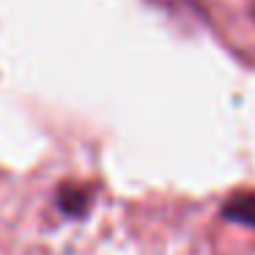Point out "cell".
Wrapping results in <instances>:
<instances>
[{"label": "cell", "mask_w": 255, "mask_h": 255, "mask_svg": "<svg viewBox=\"0 0 255 255\" xmlns=\"http://www.w3.org/2000/svg\"><path fill=\"white\" fill-rule=\"evenodd\" d=\"M220 214H222V220L255 231V192H239V195H233V198H228L225 203H222Z\"/></svg>", "instance_id": "obj_2"}, {"label": "cell", "mask_w": 255, "mask_h": 255, "mask_svg": "<svg viewBox=\"0 0 255 255\" xmlns=\"http://www.w3.org/2000/svg\"><path fill=\"white\" fill-rule=\"evenodd\" d=\"M96 189L88 187V184H77V181H66L55 189V206L63 217L69 220H80L91 211L94 206V198H96Z\"/></svg>", "instance_id": "obj_1"}, {"label": "cell", "mask_w": 255, "mask_h": 255, "mask_svg": "<svg viewBox=\"0 0 255 255\" xmlns=\"http://www.w3.org/2000/svg\"><path fill=\"white\" fill-rule=\"evenodd\" d=\"M148 3L165 8V11H184V14L192 11V3H189V0H148Z\"/></svg>", "instance_id": "obj_3"}]
</instances>
